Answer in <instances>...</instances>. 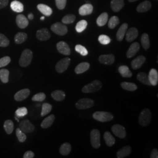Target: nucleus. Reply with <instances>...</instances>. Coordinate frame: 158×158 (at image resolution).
Here are the masks:
<instances>
[{
  "label": "nucleus",
  "instance_id": "32",
  "mask_svg": "<svg viewBox=\"0 0 158 158\" xmlns=\"http://www.w3.org/2000/svg\"><path fill=\"white\" fill-rule=\"evenodd\" d=\"M28 35L25 32H18L14 37V41L17 44H21L27 40Z\"/></svg>",
  "mask_w": 158,
  "mask_h": 158
},
{
  "label": "nucleus",
  "instance_id": "44",
  "mask_svg": "<svg viewBox=\"0 0 158 158\" xmlns=\"http://www.w3.org/2000/svg\"><path fill=\"white\" fill-rule=\"evenodd\" d=\"M10 45V40L4 34L0 33V47L6 48Z\"/></svg>",
  "mask_w": 158,
  "mask_h": 158
},
{
  "label": "nucleus",
  "instance_id": "7",
  "mask_svg": "<svg viewBox=\"0 0 158 158\" xmlns=\"http://www.w3.org/2000/svg\"><path fill=\"white\" fill-rule=\"evenodd\" d=\"M51 30L58 35L63 36L67 34L68 28L67 27L60 23H53L51 27Z\"/></svg>",
  "mask_w": 158,
  "mask_h": 158
},
{
  "label": "nucleus",
  "instance_id": "11",
  "mask_svg": "<svg viewBox=\"0 0 158 158\" xmlns=\"http://www.w3.org/2000/svg\"><path fill=\"white\" fill-rule=\"evenodd\" d=\"M57 49L59 53L61 54L66 55V56H69L71 53V51L69 46L68 44L63 42V41H60L58 42L56 45Z\"/></svg>",
  "mask_w": 158,
  "mask_h": 158
},
{
  "label": "nucleus",
  "instance_id": "24",
  "mask_svg": "<svg viewBox=\"0 0 158 158\" xmlns=\"http://www.w3.org/2000/svg\"><path fill=\"white\" fill-rule=\"evenodd\" d=\"M124 6V0H111V7L114 12H118Z\"/></svg>",
  "mask_w": 158,
  "mask_h": 158
},
{
  "label": "nucleus",
  "instance_id": "12",
  "mask_svg": "<svg viewBox=\"0 0 158 158\" xmlns=\"http://www.w3.org/2000/svg\"><path fill=\"white\" fill-rule=\"evenodd\" d=\"M36 36L37 39L40 40L45 41V40L50 39L51 34L48 29H40L36 32Z\"/></svg>",
  "mask_w": 158,
  "mask_h": 158
},
{
  "label": "nucleus",
  "instance_id": "6",
  "mask_svg": "<svg viewBox=\"0 0 158 158\" xmlns=\"http://www.w3.org/2000/svg\"><path fill=\"white\" fill-rule=\"evenodd\" d=\"M94 104V102L91 98H81L76 103V107L79 110H85L92 107Z\"/></svg>",
  "mask_w": 158,
  "mask_h": 158
},
{
  "label": "nucleus",
  "instance_id": "25",
  "mask_svg": "<svg viewBox=\"0 0 158 158\" xmlns=\"http://www.w3.org/2000/svg\"><path fill=\"white\" fill-rule=\"evenodd\" d=\"M10 6L13 11L18 12V13L22 12L23 11V10H24V6L23 3L17 0H14L11 2Z\"/></svg>",
  "mask_w": 158,
  "mask_h": 158
},
{
  "label": "nucleus",
  "instance_id": "51",
  "mask_svg": "<svg viewBox=\"0 0 158 158\" xmlns=\"http://www.w3.org/2000/svg\"><path fill=\"white\" fill-rule=\"evenodd\" d=\"M55 2L59 10H63L66 6L67 0H55Z\"/></svg>",
  "mask_w": 158,
  "mask_h": 158
},
{
  "label": "nucleus",
  "instance_id": "26",
  "mask_svg": "<svg viewBox=\"0 0 158 158\" xmlns=\"http://www.w3.org/2000/svg\"><path fill=\"white\" fill-rule=\"evenodd\" d=\"M131 153V148L130 146H125L119 149L117 152V157L124 158L129 156Z\"/></svg>",
  "mask_w": 158,
  "mask_h": 158
},
{
  "label": "nucleus",
  "instance_id": "41",
  "mask_svg": "<svg viewBox=\"0 0 158 158\" xmlns=\"http://www.w3.org/2000/svg\"><path fill=\"white\" fill-rule=\"evenodd\" d=\"M52 109V105L49 103H44L42 104V112H41V116L44 117L46 115L48 114L51 112Z\"/></svg>",
  "mask_w": 158,
  "mask_h": 158
},
{
  "label": "nucleus",
  "instance_id": "22",
  "mask_svg": "<svg viewBox=\"0 0 158 158\" xmlns=\"http://www.w3.org/2000/svg\"><path fill=\"white\" fill-rule=\"evenodd\" d=\"M37 8L42 14L45 16L49 17L52 14V10L50 6L44 4H40L37 6Z\"/></svg>",
  "mask_w": 158,
  "mask_h": 158
},
{
  "label": "nucleus",
  "instance_id": "8",
  "mask_svg": "<svg viewBox=\"0 0 158 158\" xmlns=\"http://www.w3.org/2000/svg\"><path fill=\"white\" fill-rule=\"evenodd\" d=\"M70 62L71 60L69 57H65L59 60L56 64L55 69L56 72L59 73H62L64 72H65L70 65Z\"/></svg>",
  "mask_w": 158,
  "mask_h": 158
},
{
  "label": "nucleus",
  "instance_id": "4",
  "mask_svg": "<svg viewBox=\"0 0 158 158\" xmlns=\"http://www.w3.org/2000/svg\"><path fill=\"white\" fill-rule=\"evenodd\" d=\"M93 117L94 119L102 123L110 121L114 118L111 113L106 111H96L93 114Z\"/></svg>",
  "mask_w": 158,
  "mask_h": 158
},
{
  "label": "nucleus",
  "instance_id": "47",
  "mask_svg": "<svg viewBox=\"0 0 158 158\" xmlns=\"http://www.w3.org/2000/svg\"><path fill=\"white\" fill-rule=\"evenodd\" d=\"M46 98V95L44 93H39L38 94H36L34 95L32 98V100L34 102H43L45 100Z\"/></svg>",
  "mask_w": 158,
  "mask_h": 158
},
{
  "label": "nucleus",
  "instance_id": "3",
  "mask_svg": "<svg viewBox=\"0 0 158 158\" xmlns=\"http://www.w3.org/2000/svg\"><path fill=\"white\" fill-rule=\"evenodd\" d=\"M102 82L100 80H95L90 83L85 85L82 89V92L84 93L97 92L102 89Z\"/></svg>",
  "mask_w": 158,
  "mask_h": 158
},
{
  "label": "nucleus",
  "instance_id": "9",
  "mask_svg": "<svg viewBox=\"0 0 158 158\" xmlns=\"http://www.w3.org/2000/svg\"><path fill=\"white\" fill-rule=\"evenodd\" d=\"M111 131L115 135L121 139L125 138L127 135L124 127L121 125H114L111 128Z\"/></svg>",
  "mask_w": 158,
  "mask_h": 158
},
{
  "label": "nucleus",
  "instance_id": "40",
  "mask_svg": "<svg viewBox=\"0 0 158 158\" xmlns=\"http://www.w3.org/2000/svg\"><path fill=\"white\" fill-rule=\"evenodd\" d=\"M87 26V22L85 20H81L77 23L76 26V30L77 32L81 33L85 31Z\"/></svg>",
  "mask_w": 158,
  "mask_h": 158
},
{
  "label": "nucleus",
  "instance_id": "34",
  "mask_svg": "<svg viewBox=\"0 0 158 158\" xmlns=\"http://www.w3.org/2000/svg\"><path fill=\"white\" fill-rule=\"evenodd\" d=\"M108 15L107 12L102 14L97 19V23L99 27H102L105 25L108 21Z\"/></svg>",
  "mask_w": 158,
  "mask_h": 158
},
{
  "label": "nucleus",
  "instance_id": "28",
  "mask_svg": "<svg viewBox=\"0 0 158 158\" xmlns=\"http://www.w3.org/2000/svg\"><path fill=\"white\" fill-rule=\"evenodd\" d=\"M51 96L57 102H61L64 100L66 94L63 91L57 90L53 91L51 94Z\"/></svg>",
  "mask_w": 158,
  "mask_h": 158
},
{
  "label": "nucleus",
  "instance_id": "14",
  "mask_svg": "<svg viewBox=\"0 0 158 158\" xmlns=\"http://www.w3.org/2000/svg\"><path fill=\"white\" fill-rule=\"evenodd\" d=\"M98 60L100 63L102 64L111 65L113 64L115 61V56L113 54L102 55L99 57Z\"/></svg>",
  "mask_w": 158,
  "mask_h": 158
},
{
  "label": "nucleus",
  "instance_id": "21",
  "mask_svg": "<svg viewBox=\"0 0 158 158\" xmlns=\"http://www.w3.org/2000/svg\"><path fill=\"white\" fill-rule=\"evenodd\" d=\"M128 27V25L127 23H124L118 29L116 36H117V40L119 42H121L123 40L125 35L127 31Z\"/></svg>",
  "mask_w": 158,
  "mask_h": 158
},
{
  "label": "nucleus",
  "instance_id": "43",
  "mask_svg": "<svg viewBox=\"0 0 158 158\" xmlns=\"http://www.w3.org/2000/svg\"><path fill=\"white\" fill-rule=\"evenodd\" d=\"M76 19V17L73 14H69L63 17L62 18V23L65 24H70L74 22Z\"/></svg>",
  "mask_w": 158,
  "mask_h": 158
},
{
  "label": "nucleus",
  "instance_id": "5",
  "mask_svg": "<svg viewBox=\"0 0 158 158\" xmlns=\"http://www.w3.org/2000/svg\"><path fill=\"white\" fill-rule=\"evenodd\" d=\"M91 143L92 147L98 149L100 147V132L97 129L93 130L90 132Z\"/></svg>",
  "mask_w": 158,
  "mask_h": 158
},
{
  "label": "nucleus",
  "instance_id": "53",
  "mask_svg": "<svg viewBox=\"0 0 158 158\" xmlns=\"http://www.w3.org/2000/svg\"><path fill=\"white\" fill-rule=\"evenodd\" d=\"M9 0H0V9L4 8L8 5Z\"/></svg>",
  "mask_w": 158,
  "mask_h": 158
},
{
  "label": "nucleus",
  "instance_id": "55",
  "mask_svg": "<svg viewBox=\"0 0 158 158\" xmlns=\"http://www.w3.org/2000/svg\"><path fill=\"white\" fill-rule=\"evenodd\" d=\"M34 15L32 14H29L28 15V19L30 20H32L34 19Z\"/></svg>",
  "mask_w": 158,
  "mask_h": 158
},
{
  "label": "nucleus",
  "instance_id": "38",
  "mask_svg": "<svg viewBox=\"0 0 158 158\" xmlns=\"http://www.w3.org/2000/svg\"><path fill=\"white\" fill-rule=\"evenodd\" d=\"M4 128L8 134H11L12 132L14 131V125L12 121L10 119H8L5 121L4 124Z\"/></svg>",
  "mask_w": 158,
  "mask_h": 158
},
{
  "label": "nucleus",
  "instance_id": "18",
  "mask_svg": "<svg viewBox=\"0 0 158 158\" xmlns=\"http://www.w3.org/2000/svg\"><path fill=\"white\" fill-rule=\"evenodd\" d=\"M148 78L151 85L156 86L158 83V71L155 69H152L149 72Z\"/></svg>",
  "mask_w": 158,
  "mask_h": 158
},
{
  "label": "nucleus",
  "instance_id": "50",
  "mask_svg": "<svg viewBox=\"0 0 158 158\" xmlns=\"http://www.w3.org/2000/svg\"><path fill=\"white\" fill-rule=\"evenodd\" d=\"M11 62V58L9 56H5L0 59V68L5 67Z\"/></svg>",
  "mask_w": 158,
  "mask_h": 158
},
{
  "label": "nucleus",
  "instance_id": "36",
  "mask_svg": "<svg viewBox=\"0 0 158 158\" xmlns=\"http://www.w3.org/2000/svg\"><path fill=\"white\" fill-rule=\"evenodd\" d=\"M10 72L6 69L0 70V80L3 83H6L9 81Z\"/></svg>",
  "mask_w": 158,
  "mask_h": 158
},
{
  "label": "nucleus",
  "instance_id": "13",
  "mask_svg": "<svg viewBox=\"0 0 158 158\" xmlns=\"http://www.w3.org/2000/svg\"><path fill=\"white\" fill-rule=\"evenodd\" d=\"M16 23L19 28H25L28 26V19L24 15L18 14L16 17Z\"/></svg>",
  "mask_w": 158,
  "mask_h": 158
},
{
  "label": "nucleus",
  "instance_id": "23",
  "mask_svg": "<svg viewBox=\"0 0 158 158\" xmlns=\"http://www.w3.org/2000/svg\"><path fill=\"white\" fill-rule=\"evenodd\" d=\"M90 64L87 62H82L79 64L74 69L75 73L77 74L83 73L90 68Z\"/></svg>",
  "mask_w": 158,
  "mask_h": 158
},
{
  "label": "nucleus",
  "instance_id": "19",
  "mask_svg": "<svg viewBox=\"0 0 158 158\" xmlns=\"http://www.w3.org/2000/svg\"><path fill=\"white\" fill-rule=\"evenodd\" d=\"M140 49V45L138 42H134L130 46L129 49L127 52V57L128 58H131L134 56L136 53L139 51Z\"/></svg>",
  "mask_w": 158,
  "mask_h": 158
},
{
  "label": "nucleus",
  "instance_id": "16",
  "mask_svg": "<svg viewBox=\"0 0 158 158\" xmlns=\"http://www.w3.org/2000/svg\"><path fill=\"white\" fill-rule=\"evenodd\" d=\"M30 94V90L28 89H25L18 91L14 96V98L17 102H21L26 99Z\"/></svg>",
  "mask_w": 158,
  "mask_h": 158
},
{
  "label": "nucleus",
  "instance_id": "48",
  "mask_svg": "<svg viewBox=\"0 0 158 158\" xmlns=\"http://www.w3.org/2000/svg\"><path fill=\"white\" fill-rule=\"evenodd\" d=\"M98 41L102 45H108L110 43L111 40L109 36L106 35H101L98 37Z\"/></svg>",
  "mask_w": 158,
  "mask_h": 158
},
{
  "label": "nucleus",
  "instance_id": "46",
  "mask_svg": "<svg viewBox=\"0 0 158 158\" xmlns=\"http://www.w3.org/2000/svg\"><path fill=\"white\" fill-rule=\"evenodd\" d=\"M16 135H17L18 139L20 142H23L25 141L27 139V136L24 132H23V131L20 130L19 128H17L16 130Z\"/></svg>",
  "mask_w": 158,
  "mask_h": 158
},
{
  "label": "nucleus",
  "instance_id": "37",
  "mask_svg": "<svg viewBox=\"0 0 158 158\" xmlns=\"http://www.w3.org/2000/svg\"><path fill=\"white\" fill-rule=\"evenodd\" d=\"M121 86L123 89L130 91H135L138 89V87L135 84L129 82H123L121 84Z\"/></svg>",
  "mask_w": 158,
  "mask_h": 158
},
{
  "label": "nucleus",
  "instance_id": "39",
  "mask_svg": "<svg viewBox=\"0 0 158 158\" xmlns=\"http://www.w3.org/2000/svg\"><path fill=\"white\" fill-rule=\"evenodd\" d=\"M141 44L145 50H148L150 46V40L149 36L147 34H143L141 36Z\"/></svg>",
  "mask_w": 158,
  "mask_h": 158
},
{
  "label": "nucleus",
  "instance_id": "17",
  "mask_svg": "<svg viewBox=\"0 0 158 158\" xmlns=\"http://www.w3.org/2000/svg\"><path fill=\"white\" fill-rule=\"evenodd\" d=\"M126 40L128 42H132L133 40H135L138 35V29L132 27L129 29L128 31L126 32Z\"/></svg>",
  "mask_w": 158,
  "mask_h": 158
},
{
  "label": "nucleus",
  "instance_id": "2",
  "mask_svg": "<svg viewBox=\"0 0 158 158\" xmlns=\"http://www.w3.org/2000/svg\"><path fill=\"white\" fill-rule=\"evenodd\" d=\"M152 113L148 108H145L142 111L138 118L139 124L143 127H147L151 123Z\"/></svg>",
  "mask_w": 158,
  "mask_h": 158
},
{
  "label": "nucleus",
  "instance_id": "15",
  "mask_svg": "<svg viewBox=\"0 0 158 158\" xmlns=\"http://www.w3.org/2000/svg\"><path fill=\"white\" fill-rule=\"evenodd\" d=\"M146 61V57L143 56H139L134 59L131 62L132 68L134 70L138 69L142 67L143 64Z\"/></svg>",
  "mask_w": 158,
  "mask_h": 158
},
{
  "label": "nucleus",
  "instance_id": "52",
  "mask_svg": "<svg viewBox=\"0 0 158 158\" xmlns=\"http://www.w3.org/2000/svg\"><path fill=\"white\" fill-rule=\"evenodd\" d=\"M34 156H35L34 153L31 151H28L24 153L23 157V158H34Z\"/></svg>",
  "mask_w": 158,
  "mask_h": 158
},
{
  "label": "nucleus",
  "instance_id": "45",
  "mask_svg": "<svg viewBox=\"0 0 158 158\" xmlns=\"http://www.w3.org/2000/svg\"><path fill=\"white\" fill-rule=\"evenodd\" d=\"M75 51L79 53L81 55L85 56L88 55V51L83 46L77 45L75 46Z\"/></svg>",
  "mask_w": 158,
  "mask_h": 158
},
{
  "label": "nucleus",
  "instance_id": "1",
  "mask_svg": "<svg viewBox=\"0 0 158 158\" xmlns=\"http://www.w3.org/2000/svg\"><path fill=\"white\" fill-rule=\"evenodd\" d=\"M33 58L32 52L28 49L23 51L19 60V64L21 67H27L31 64Z\"/></svg>",
  "mask_w": 158,
  "mask_h": 158
},
{
  "label": "nucleus",
  "instance_id": "49",
  "mask_svg": "<svg viewBox=\"0 0 158 158\" xmlns=\"http://www.w3.org/2000/svg\"><path fill=\"white\" fill-rule=\"evenodd\" d=\"M15 114H16V115L18 117H23L25 116L28 114V110H27V108H19L17 109Z\"/></svg>",
  "mask_w": 158,
  "mask_h": 158
},
{
  "label": "nucleus",
  "instance_id": "35",
  "mask_svg": "<svg viewBox=\"0 0 158 158\" xmlns=\"http://www.w3.org/2000/svg\"><path fill=\"white\" fill-rule=\"evenodd\" d=\"M137 79L141 82L142 83L144 84V85H151L149 78H148V76L147 74L144 72H140L137 74Z\"/></svg>",
  "mask_w": 158,
  "mask_h": 158
},
{
  "label": "nucleus",
  "instance_id": "33",
  "mask_svg": "<svg viewBox=\"0 0 158 158\" xmlns=\"http://www.w3.org/2000/svg\"><path fill=\"white\" fill-rule=\"evenodd\" d=\"M71 150H72L71 145L68 142H66V143H64L61 145V147H60L59 152L61 155L66 156L70 153Z\"/></svg>",
  "mask_w": 158,
  "mask_h": 158
},
{
  "label": "nucleus",
  "instance_id": "31",
  "mask_svg": "<svg viewBox=\"0 0 158 158\" xmlns=\"http://www.w3.org/2000/svg\"><path fill=\"white\" fill-rule=\"evenodd\" d=\"M104 139L106 141V144L107 145V146H108V147H112L114 145V143L115 142V139L114 138V136L111 135V134L110 132H109L108 131H106L104 133Z\"/></svg>",
  "mask_w": 158,
  "mask_h": 158
},
{
  "label": "nucleus",
  "instance_id": "29",
  "mask_svg": "<svg viewBox=\"0 0 158 158\" xmlns=\"http://www.w3.org/2000/svg\"><path fill=\"white\" fill-rule=\"evenodd\" d=\"M55 119V117L54 115L52 114L48 117H46L41 123L40 126L42 128H48L50 127L53 124Z\"/></svg>",
  "mask_w": 158,
  "mask_h": 158
},
{
  "label": "nucleus",
  "instance_id": "27",
  "mask_svg": "<svg viewBox=\"0 0 158 158\" xmlns=\"http://www.w3.org/2000/svg\"><path fill=\"white\" fill-rule=\"evenodd\" d=\"M152 5L150 1H145L139 4L136 8V11L138 12H145L148 11L151 8Z\"/></svg>",
  "mask_w": 158,
  "mask_h": 158
},
{
  "label": "nucleus",
  "instance_id": "54",
  "mask_svg": "<svg viewBox=\"0 0 158 158\" xmlns=\"http://www.w3.org/2000/svg\"><path fill=\"white\" fill-rule=\"evenodd\" d=\"M151 158H158V150L157 149H153L151 153Z\"/></svg>",
  "mask_w": 158,
  "mask_h": 158
},
{
  "label": "nucleus",
  "instance_id": "57",
  "mask_svg": "<svg viewBox=\"0 0 158 158\" xmlns=\"http://www.w3.org/2000/svg\"><path fill=\"white\" fill-rule=\"evenodd\" d=\"M45 19V17H42L40 18V20H44Z\"/></svg>",
  "mask_w": 158,
  "mask_h": 158
},
{
  "label": "nucleus",
  "instance_id": "20",
  "mask_svg": "<svg viewBox=\"0 0 158 158\" xmlns=\"http://www.w3.org/2000/svg\"><path fill=\"white\" fill-rule=\"evenodd\" d=\"M93 11V6L90 4H85L79 8V14L82 16L90 15Z\"/></svg>",
  "mask_w": 158,
  "mask_h": 158
},
{
  "label": "nucleus",
  "instance_id": "42",
  "mask_svg": "<svg viewBox=\"0 0 158 158\" xmlns=\"http://www.w3.org/2000/svg\"><path fill=\"white\" fill-rule=\"evenodd\" d=\"M119 23V20L118 18L116 16H114L110 19L108 25L109 28L114 29L116 27L117 25H118Z\"/></svg>",
  "mask_w": 158,
  "mask_h": 158
},
{
  "label": "nucleus",
  "instance_id": "30",
  "mask_svg": "<svg viewBox=\"0 0 158 158\" xmlns=\"http://www.w3.org/2000/svg\"><path fill=\"white\" fill-rule=\"evenodd\" d=\"M119 73L123 77H131L132 73L127 66H121L118 68Z\"/></svg>",
  "mask_w": 158,
  "mask_h": 158
},
{
  "label": "nucleus",
  "instance_id": "10",
  "mask_svg": "<svg viewBox=\"0 0 158 158\" xmlns=\"http://www.w3.org/2000/svg\"><path fill=\"white\" fill-rule=\"evenodd\" d=\"M19 128L24 133H31L35 130V126L28 119H25L19 124Z\"/></svg>",
  "mask_w": 158,
  "mask_h": 158
},
{
  "label": "nucleus",
  "instance_id": "56",
  "mask_svg": "<svg viewBox=\"0 0 158 158\" xmlns=\"http://www.w3.org/2000/svg\"><path fill=\"white\" fill-rule=\"evenodd\" d=\"M130 2H135V1H136L137 0H128Z\"/></svg>",
  "mask_w": 158,
  "mask_h": 158
}]
</instances>
